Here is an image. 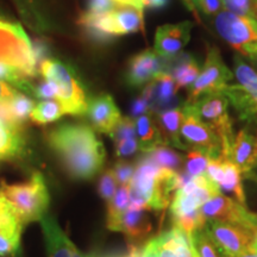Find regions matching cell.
Returning a JSON list of instances; mask_svg holds the SVG:
<instances>
[{
  "mask_svg": "<svg viewBox=\"0 0 257 257\" xmlns=\"http://www.w3.org/2000/svg\"><path fill=\"white\" fill-rule=\"evenodd\" d=\"M47 140L73 179L89 180L104 167L105 148L88 125L62 124L53 128Z\"/></svg>",
  "mask_w": 257,
  "mask_h": 257,
  "instance_id": "1",
  "label": "cell"
},
{
  "mask_svg": "<svg viewBox=\"0 0 257 257\" xmlns=\"http://www.w3.org/2000/svg\"><path fill=\"white\" fill-rule=\"evenodd\" d=\"M181 185L176 170L157 166L149 156L137 163L130 182V206L161 212L169 206L172 193Z\"/></svg>",
  "mask_w": 257,
  "mask_h": 257,
  "instance_id": "2",
  "label": "cell"
},
{
  "mask_svg": "<svg viewBox=\"0 0 257 257\" xmlns=\"http://www.w3.org/2000/svg\"><path fill=\"white\" fill-rule=\"evenodd\" d=\"M0 191L24 225L40 221L46 216L50 197L41 173H34L28 181L21 184L8 185L3 182Z\"/></svg>",
  "mask_w": 257,
  "mask_h": 257,
  "instance_id": "3",
  "label": "cell"
},
{
  "mask_svg": "<svg viewBox=\"0 0 257 257\" xmlns=\"http://www.w3.org/2000/svg\"><path fill=\"white\" fill-rule=\"evenodd\" d=\"M0 63L12 67L25 78L37 75L32 42L21 24L0 19Z\"/></svg>",
  "mask_w": 257,
  "mask_h": 257,
  "instance_id": "4",
  "label": "cell"
},
{
  "mask_svg": "<svg viewBox=\"0 0 257 257\" xmlns=\"http://www.w3.org/2000/svg\"><path fill=\"white\" fill-rule=\"evenodd\" d=\"M44 79H49L57 87V101L64 114L81 115L88 110V100L85 89L74 70L59 60L48 59L41 64Z\"/></svg>",
  "mask_w": 257,
  "mask_h": 257,
  "instance_id": "5",
  "label": "cell"
},
{
  "mask_svg": "<svg viewBox=\"0 0 257 257\" xmlns=\"http://www.w3.org/2000/svg\"><path fill=\"white\" fill-rule=\"evenodd\" d=\"M191 105L194 106L201 120L216 131L221 143V156L224 160H230L234 135L232 120L227 112L229 100L226 96L221 92L207 93L199 96Z\"/></svg>",
  "mask_w": 257,
  "mask_h": 257,
  "instance_id": "6",
  "label": "cell"
},
{
  "mask_svg": "<svg viewBox=\"0 0 257 257\" xmlns=\"http://www.w3.org/2000/svg\"><path fill=\"white\" fill-rule=\"evenodd\" d=\"M214 29L240 55L257 61L256 21L230 11H221L214 17Z\"/></svg>",
  "mask_w": 257,
  "mask_h": 257,
  "instance_id": "7",
  "label": "cell"
},
{
  "mask_svg": "<svg viewBox=\"0 0 257 257\" xmlns=\"http://www.w3.org/2000/svg\"><path fill=\"white\" fill-rule=\"evenodd\" d=\"M180 135L184 138L187 148L191 147V149L205 153L210 159H223L221 143L217 133L201 120L194 106L187 102L182 107Z\"/></svg>",
  "mask_w": 257,
  "mask_h": 257,
  "instance_id": "8",
  "label": "cell"
},
{
  "mask_svg": "<svg viewBox=\"0 0 257 257\" xmlns=\"http://www.w3.org/2000/svg\"><path fill=\"white\" fill-rule=\"evenodd\" d=\"M232 78V73L221 60L219 50L216 47H208L204 67L197 80L189 87L187 104H192L199 96L207 93L220 92Z\"/></svg>",
  "mask_w": 257,
  "mask_h": 257,
  "instance_id": "9",
  "label": "cell"
},
{
  "mask_svg": "<svg viewBox=\"0 0 257 257\" xmlns=\"http://www.w3.org/2000/svg\"><path fill=\"white\" fill-rule=\"evenodd\" d=\"M201 212L206 221H224L257 232V214L223 193L205 202Z\"/></svg>",
  "mask_w": 257,
  "mask_h": 257,
  "instance_id": "10",
  "label": "cell"
},
{
  "mask_svg": "<svg viewBox=\"0 0 257 257\" xmlns=\"http://www.w3.org/2000/svg\"><path fill=\"white\" fill-rule=\"evenodd\" d=\"M204 230L218 251L236 257L248 249L257 236L251 230L224 221H206Z\"/></svg>",
  "mask_w": 257,
  "mask_h": 257,
  "instance_id": "11",
  "label": "cell"
},
{
  "mask_svg": "<svg viewBox=\"0 0 257 257\" xmlns=\"http://www.w3.org/2000/svg\"><path fill=\"white\" fill-rule=\"evenodd\" d=\"M23 226V221L0 191V256L18 255Z\"/></svg>",
  "mask_w": 257,
  "mask_h": 257,
  "instance_id": "12",
  "label": "cell"
},
{
  "mask_svg": "<svg viewBox=\"0 0 257 257\" xmlns=\"http://www.w3.org/2000/svg\"><path fill=\"white\" fill-rule=\"evenodd\" d=\"M191 22L160 27L155 35L154 51L165 60L176 56L191 40Z\"/></svg>",
  "mask_w": 257,
  "mask_h": 257,
  "instance_id": "13",
  "label": "cell"
},
{
  "mask_svg": "<svg viewBox=\"0 0 257 257\" xmlns=\"http://www.w3.org/2000/svg\"><path fill=\"white\" fill-rule=\"evenodd\" d=\"M146 246L152 250L155 257H197L187 233L175 225L150 239Z\"/></svg>",
  "mask_w": 257,
  "mask_h": 257,
  "instance_id": "14",
  "label": "cell"
},
{
  "mask_svg": "<svg viewBox=\"0 0 257 257\" xmlns=\"http://www.w3.org/2000/svg\"><path fill=\"white\" fill-rule=\"evenodd\" d=\"M162 72H165L162 57L155 51L146 50L130 60L125 73V81L131 87H141L153 81Z\"/></svg>",
  "mask_w": 257,
  "mask_h": 257,
  "instance_id": "15",
  "label": "cell"
},
{
  "mask_svg": "<svg viewBox=\"0 0 257 257\" xmlns=\"http://www.w3.org/2000/svg\"><path fill=\"white\" fill-rule=\"evenodd\" d=\"M146 210L128 207L115 217H107V227L112 231L124 233L128 240H140L152 232L153 226Z\"/></svg>",
  "mask_w": 257,
  "mask_h": 257,
  "instance_id": "16",
  "label": "cell"
},
{
  "mask_svg": "<svg viewBox=\"0 0 257 257\" xmlns=\"http://www.w3.org/2000/svg\"><path fill=\"white\" fill-rule=\"evenodd\" d=\"M230 161L245 175L257 167V121L249 124V127L240 130L234 137Z\"/></svg>",
  "mask_w": 257,
  "mask_h": 257,
  "instance_id": "17",
  "label": "cell"
},
{
  "mask_svg": "<svg viewBox=\"0 0 257 257\" xmlns=\"http://www.w3.org/2000/svg\"><path fill=\"white\" fill-rule=\"evenodd\" d=\"M49 257H91L82 253L63 232L55 218L46 214L40 220Z\"/></svg>",
  "mask_w": 257,
  "mask_h": 257,
  "instance_id": "18",
  "label": "cell"
},
{
  "mask_svg": "<svg viewBox=\"0 0 257 257\" xmlns=\"http://www.w3.org/2000/svg\"><path fill=\"white\" fill-rule=\"evenodd\" d=\"M92 127L100 134L110 135L121 119L120 112L111 95L100 94L88 102L87 113Z\"/></svg>",
  "mask_w": 257,
  "mask_h": 257,
  "instance_id": "19",
  "label": "cell"
},
{
  "mask_svg": "<svg viewBox=\"0 0 257 257\" xmlns=\"http://www.w3.org/2000/svg\"><path fill=\"white\" fill-rule=\"evenodd\" d=\"M27 154V142L22 127L0 119V162L22 159Z\"/></svg>",
  "mask_w": 257,
  "mask_h": 257,
  "instance_id": "20",
  "label": "cell"
},
{
  "mask_svg": "<svg viewBox=\"0 0 257 257\" xmlns=\"http://www.w3.org/2000/svg\"><path fill=\"white\" fill-rule=\"evenodd\" d=\"M165 72L170 74L175 80L178 88L186 87L197 80L200 73L197 61L187 54L178 55L168 59L165 62Z\"/></svg>",
  "mask_w": 257,
  "mask_h": 257,
  "instance_id": "21",
  "label": "cell"
},
{
  "mask_svg": "<svg viewBox=\"0 0 257 257\" xmlns=\"http://www.w3.org/2000/svg\"><path fill=\"white\" fill-rule=\"evenodd\" d=\"M135 125H136L138 150L143 153H150L157 147L167 146L165 138L161 134L156 121L153 119L150 112L137 117Z\"/></svg>",
  "mask_w": 257,
  "mask_h": 257,
  "instance_id": "22",
  "label": "cell"
},
{
  "mask_svg": "<svg viewBox=\"0 0 257 257\" xmlns=\"http://www.w3.org/2000/svg\"><path fill=\"white\" fill-rule=\"evenodd\" d=\"M182 123V107L168 108V110L161 111L156 115V124L159 126L161 134L165 138L166 144H172L179 149L187 150L186 144L181 142L180 138V127Z\"/></svg>",
  "mask_w": 257,
  "mask_h": 257,
  "instance_id": "23",
  "label": "cell"
},
{
  "mask_svg": "<svg viewBox=\"0 0 257 257\" xmlns=\"http://www.w3.org/2000/svg\"><path fill=\"white\" fill-rule=\"evenodd\" d=\"M19 14L32 30L43 32L49 29L46 10L42 0H15Z\"/></svg>",
  "mask_w": 257,
  "mask_h": 257,
  "instance_id": "24",
  "label": "cell"
},
{
  "mask_svg": "<svg viewBox=\"0 0 257 257\" xmlns=\"http://www.w3.org/2000/svg\"><path fill=\"white\" fill-rule=\"evenodd\" d=\"M223 169L224 176L219 184L220 192L227 193L234 197V200L238 201L239 204L245 205V197L242 187V180H240V169L237 167L232 161L223 159Z\"/></svg>",
  "mask_w": 257,
  "mask_h": 257,
  "instance_id": "25",
  "label": "cell"
},
{
  "mask_svg": "<svg viewBox=\"0 0 257 257\" xmlns=\"http://www.w3.org/2000/svg\"><path fill=\"white\" fill-rule=\"evenodd\" d=\"M63 110L59 101L46 100L41 101L35 106L30 114V119L37 124H48L56 121L62 117Z\"/></svg>",
  "mask_w": 257,
  "mask_h": 257,
  "instance_id": "26",
  "label": "cell"
},
{
  "mask_svg": "<svg viewBox=\"0 0 257 257\" xmlns=\"http://www.w3.org/2000/svg\"><path fill=\"white\" fill-rule=\"evenodd\" d=\"M234 75L240 86H243L257 100V73L240 57L234 59Z\"/></svg>",
  "mask_w": 257,
  "mask_h": 257,
  "instance_id": "27",
  "label": "cell"
},
{
  "mask_svg": "<svg viewBox=\"0 0 257 257\" xmlns=\"http://www.w3.org/2000/svg\"><path fill=\"white\" fill-rule=\"evenodd\" d=\"M148 156L152 159L157 166L163 167V168H168L176 170L184 162V157L180 154L173 152L169 148L165 146L157 147L153 152L148 153Z\"/></svg>",
  "mask_w": 257,
  "mask_h": 257,
  "instance_id": "28",
  "label": "cell"
},
{
  "mask_svg": "<svg viewBox=\"0 0 257 257\" xmlns=\"http://www.w3.org/2000/svg\"><path fill=\"white\" fill-rule=\"evenodd\" d=\"M193 250L197 253L198 257H219L217 253V248L205 230L194 231L191 234H187Z\"/></svg>",
  "mask_w": 257,
  "mask_h": 257,
  "instance_id": "29",
  "label": "cell"
},
{
  "mask_svg": "<svg viewBox=\"0 0 257 257\" xmlns=\"http://www.w3.org/2000/svg\"><path fill=\"white\" fill-rule=\"evenodd\" d=\"M9 106L11 108L15 119L22 126L28 120V118L30 117L31 112L36 105L25 94L17 93V95L11 101H9Z\"/></svg>",
  "mask_w": 257,
  "mask_h": 257,
  "instance_id": "30",
  "label": "cell"
},
{
  "mask_svg": "<svg viewBox=\"0 0 257 257\" xmlns=\"http://www.w3.org/2000/svg\"><path fill=\"white\" fill-rule=\"evenodd\" d=\"M130 206V186L119 185L113 198L107 202V217H115L123 213Z\"/></svg>",
  "mask_w": 257,
  "mask_h": 257,
  "instance_id": "31",
  "label": "cell"
},
{
  "mask_svg": "<svg viewBox=\"0 0 257 257\" xmlns=\"http://www.w3.org/2000/svg\"><path fill=\"white\" fill-rule=\"evenodd\" d=\"M208 161H210V157L205 153L191 149L186 160V174L189 176L204 175Z\"/></svg>",
  "mask_w": 257,
  "mask_h": 257,
  "instance_id": "32",
  "label": "cell"
},
{
  "mask_svg": "<svg viewBox=\"0 0 257 257\" xmlns=\"http://www.w3.org/2000/svg\"><path fill=\"white\" fill-rule=\"evenodd\" d=\"M224 6L233 14L249 17L257 22V0H221Z\"/></svg>",
  "mask_w": 257,
  "mask_h": 257,
  "instance_id": "33",
  "label": "cell"
},
{
  "mask_svg": "<svg viewBox=\"0 0 257 257\" xmlns=\"http://www.w3.org/2000/svg\"><path fill=\"white\" fill-rule=\"evenodd\" d=\"M114 144L120 142V141L131 140V138H137L136 136V125L135 121L130 117H124L119 120V123L115 125L113 131L108 135Z\"/></svg>",
  "mask_w": 257,
  "mask_h": 257,
  "instance_id": "34",
  "label": "cell"
},
{
  "mask_svg": "<svg viewBox=\"0 0 257 257\" xmlns=\"http://www.w3.org/2000/svg\"><path fill=\"white\" fill-rule=\"evenodd\" d=\"M118 182L115 180L113 172L112 170H106L104 174L101 175L100 180H99V186H98V192L100 194V197L104 199L106 202L111 201V199L113 198L115 191L118 188Z\"/></svg>",
  "mask_w": 257,
  "mask_h": 257,
  "instance_id": "35",
  "label": "cell"
},
{
  "mask_svg": "<svg viewBox=\"0 0 257 257\" xmlns=\"http://www.w3.org/2000/svg\"><path fill=\"white\" fill-rule=\"evenodd\" d=\"M135 167L133 163L125 162V161H119L117 165L114 166V168L112 172H113V175L115 180H117L118 185H130L131 180H133Z\"/></svg>",
  "mask_w": 257,
  "mask_h": 257,
  "instance_id": "36",
  "label": "cell"
},
{
  "mask_svg": "<svg viewBox=\"0 0 257 257\" xmlns=\"http://www.w3.org/2000/svg\"><path fill=\"white\" fill-rule=\"evenodd\" d=\"M34 96L40 99H46V100H50V99L57 98V87L56 85L49 79H44V81L38 83L35 87V94Z\"/></svg>",
  "mask_w": 257,
  "mask_h": 257,
  "instance_id": "37",
  "label": "cell"
},
{
  "mask_svg": "<svg viewBox=\"0 0 257 257\" xmlns=\"http://www.w3.org/2000/svg\"><path fill=\"white\" fill-rule=\"evenodd\" d=\"M120 4L112 2V0H88L87 12L93 15H101L113 11Z\"/></svg>",
  "mask_w": 257,
  "mask_h": 257,
  "instance_id": "38",
  "label": "cell"
},
{
  "mask_svg": "<svg viewBox=\"0 0 257 257\" xmlns=\"http://www.w3.org/2000/svg\"><path fill=\"white\" fill-rule=\"evenodd\" d=\"M138 150V141L137 138H131V140L120 141L115 143V155L118 157H126L135 154Z\"/></svg>",
  "mask_w": 257,
  "mask_h": 257,
  "instance_id": "39",
  "label": "cell"
},
{
  "mask_svg": "<svg viewBox=\"0 0 257 257\" xmlns=\"http://www.w3.org/2000/svg\"><path fill=\"white\" fill-rule=\"evenodd\" d=\"M32 49H34L35 61H36L37 67L41 68V64L48 60V56H49V48L44 41L36 40L32 43Z\"/></svg>",
  "mask_w": 257,
  "mask_h": 257,
  "instance_id": "40",
  "label": "cell"
},
{
  "mask_svg": "<svg viewBox=\"0 0 257 257\" xmlns=\"http://www.w3.org/2000/svg\"><path fill=\"white\" fill-rule=\"evenodd\" d=\"M220 0H200V2H199V10H201V11L206 15L217 14L220 10Z\"/></svg>",
  "mask_w": 257,
  "mask_h": 257,
  "instance_id": "41",
  "label": "cell"
},
{
  "mask_svg": "<svg viewBox=\"0 0 257 257\" xmlns=\"http://www.w3.org/2000/svg\"><path fill=\"white\" fill-rule=\"evenodd\" d=\"M147 112H150V106L143 96H140V98H137L136 100L133 102V106H131V113H133V115L140 117V115L147 113Z\"/></svg>",
  "mask_w": 257,
  "mask_h": 257,
  "instance_id": "42",
  "label": "cell"
},
{
  "mask_svg": "<svg viewBox=\"0 0 257 257\" xmlns=\"http://www.w3.org/2000/svg\"><path fill=\"white\" fill-rule=\"evenodd\" d=\"M17 93L11 86L0 80V101H11L17 95Z\"/></svg>",
  "mask_w": 257,
  "mask_h": 257,
  "instance_id": "43",
  "label": "cell"
},
{
  "mask_svg": "<svg viewBox=\"0 0 257 257\" xmlns=\"http://www.w3.org/2000/svg\"><path fill=\"white\" fill-rule=\"evenodd\" d=\"M112 2L118 3L120 5H126V6H133V8H136L141 11L144 10V2L146 0H112Z\"/></svg>",
  "mask_w": 257,
  "mask_h": 257,
  "instance_id": "44",
  "label": "cell"
},
{
  "mask_svg": "<svg viewBox=\"0 0 257 257\" xmlns=\"http://www.w3.org/2000/svg\"><path fill=\"white\" fill-rule=\"evenodd\" d=\"M142 253H143V248H141V246L136 245V244H133V245H130V248L125 253L120 256H115V257H142Z\"/></svg>",
  "mask_w": 257,
  "mask_h": 257,
  "instance_id": "45",
  "label": "cell"
},
{
  "mask_svg": "<svg viewBox=\"0 0 257 257\" xmlns=\"http://www.w3.org/2000/svg\"><path fill=\"white\" fill-rule=\"evenodd\" d=\"M169 0H146L144 2V8L150 9H162L168 5Z\"/></svg>",
  "mask_w": 257,
  "mask_h": 257,
  "instance_id": "46",
  "label": "cell"
},
{
  "mask_svg": "<svg viewBox=\"0 0 257 257\" xmlns=\"http://www.w3.org/2000/svg\"><path fill=\"white\" fill-rule=\"evenodd\" d=\"M238 257H257V236L255 240L251 243V245L246 250H244Z\"/></svg>",
  "mask_w": 257,
  "mask_h": 257,
  "instance_id": "47",
  "label": "cell"
},
{
  "mask_svg": "<svg viewBox=\"0 0 257 257\" xmlns=\"http://www.w3.org/2000/svg\"><path fill=\"white\" fill-rule=\"evenodd\" d=\"M199 2L200 0H184V3L187 5V8L191 10L192 12L195 14V8H199Z\"/></svg>",
  "mask_w": 257,
  "mask_h": 257,
  "instance_id": "48",
  "label": "cell"
},
{
  "mask_svg": "<svg viewBox=\"0 0 257 257\" xmlns=\"http://www.w3.org/2000/svg\"><path fill=\"white\" fill-rule=\"evenodd\" d=\"M142 257H155V255H154V252L152 251V250H149V249L147 248L146 245H144V246H143Z\"/></svg>",
  "mask_w": 257,
  "mask_h": 257,
  "instance_id": "49",
  "label": "cell"
},
{
  "mask_svg": "<svg viewBox=\"0 0 257 257\" xmlns=\"http://www.w3.org/2000/svg\"><path fill=\"white\" fill-rule=\"evenodd\" d=\"M218 250V249H217ZM220 252V257H236V256H232V255H229V253H226V252H221V251H219Z\"/></svg>",
  "mask_w": 257,
  "mask_h": 257,
  "instance_id": "50",
  "label": "cell"
},
{
  "mask_svg": "<svg viewBox=\"0 0 257 257\" xmlns=\"http://www.w3.org/2000/svg\"><path fill=\"white\" fill-rule=\"evenodd\" d=\"M0 19H5V17H4V16H3L2 12H0Z\"/></svg>",
  "mask_w": 257,
  "mask_h": 257,
  "instance_id": "51",
  "label": "cell"
},
{
  "mask_svg": "<svg viewBox=\"0 0 257 257\" xmlns=\"http://www.w3.org/2000/svg\"><path fill=\"white\" fill-rule=\"evenodd\" d=\"M191 246H192V245H191ZM192 249H193V248H192ZM194 252H195V251H194ZM195 256H197V253H195ZM197 257H198V256H197Z\"/></svg>",
  "mask_w": 257,
  "mask_h": 257,
  "instance_id": "52",
  "label": "cell"
}]
</instances>
